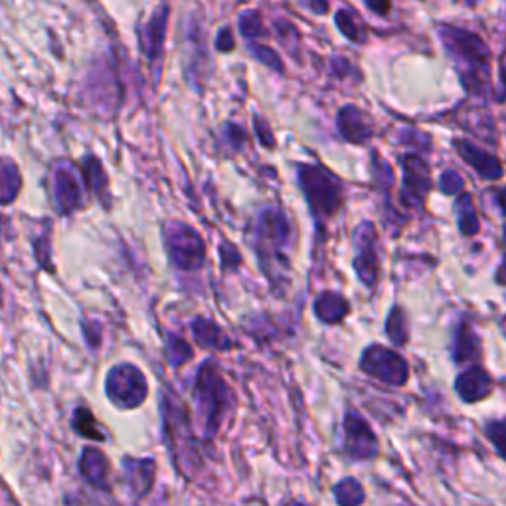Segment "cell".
<instances>
[{
  "label": "cell",
  "instance_id": "1",
  "mask_svg": "<svg viewBox=\"0 0 506 506\" xmlns=\"http://www.w3.org/2000/svg\"><path fill=\"white\" fill-rule=\"evenodd\" d=\"M441 38L447 52H449L457 60V64L461 66V77L465 88L475 93L485 91L489 88L491 72V54L487 46L482 44L475 34L451 26L441 28Z\"/></svg>",
  "mask_w": 506,
  "mask_h": 506
},
{
  "label": "cell",
  "instance_id": "2",
  "mask_svg": "<svg viewBox=\"0 0 506 506\" xmlns=\"http://www.w3.org/2000/svg\"><path fill=\"white\" fill-rule=\"evenodd\" d=\"M194 404L204 435L212 438L222 426L223 414L232 404V392L216 368V362H204L194 384Z\"/></svg>",
  "mask_w": 506,
  "mask_h": 506
},
{
  "label": "cell",
  "instance_id": "3",
  "mask_svg": "<svg viewBox=\"0 0 506 506\" xmlns=\"http://www.w3.org/2000/svg\"><path fill=\"white\" fill-rule=\"evenodd\" d=\"M299 182L315 216L321 220L335 216L338 208L343 206V188L323 169L303 164L299 167Z\"/></svg>",
  "mask_w": 506,
  "mask_h": 506
},
{
  "label": "cell",
  "instance_id": "4",
  "mask_svg": "<svg viewBox=\"0 0 506 506\" xmlns=\"http://www.w3.org/2000/svg\"><path fill=\"white\" fill-rule=\"evenodd\" d=\"M164 245L174 267L181 272H196L204 265L206 245L200 233L184 222H172L164 228Z\"/></svg>",
  "mask_w": 506,
  "mask_h": 506
},
{
  "label": "cell",
  "instance_id": "5",
  "mask_svg": "<svg viewBox=\"0 0 506 506\" xmlns=\"http://www.w3.org/2000/svg\"><path fill=\"white\" fill-rule=\"evenodd\" d=\"M149 384L145 374L133 364H119L108 376V396L121 409H133L145 402Z\"/></svg>",
  "mask_w": 506,
  "mask_h": 506
},
{
  "label": "cell",
  "instance_id": "6",
  "mask_svg": "<svg viewBox=\"0 0 506 506\" xmlns=\"http://www.w3.org/2000/svg\"><path fill=\"white\" fill-rule=\"evenodd\" d=\"M289 242V222L279 210H265L255 223V250L262 263L281 260Z\"/></svg>",
  "mask_w": 506,
  "mask_h": 506
},
{
  "label": "cell",
  "instance_id": "7",
  "mask_svg": "<svg viewBox=\"0 0 506 506\" xmlns=\"http://www.w3.org/2000/svg\"><path fill=\"white\" fill-rule=\"evenodd\" d=\"M360 368L372 378L390 386H404L409 378V367L402 355L386 346H368L364 350Z\"/></svg>",
  "mask_w": 506,
  "mask_h": 506
},
{
  "label": "cell",
  "instance_id": "8",
  "mask_svg": "<svg viewBox=\"0 0 506 506\" xmlns=\"http://www.w3.org/2000/svg\"><path fill=\"white\" fill-rule=\"evenodd\" d=\"M54 202L60 214H72L84 204V186L72 164L62 162L54 170Z\"/></svg>",
  "mask_w": 506,
  "mask_h": 506
},
{
  "label": "cell",
  "instance_id": "9",
  "mask_svg": "<svg viewBox=\"0 0 506 506\" xmlns=\"http://www.w3.org/2000/svg\"><path fill=\"white\" fill-rule=\"evenodd\" d=\"M404 169V188L399 192V200L406 208H419L426 200V194L431 188L429 167L416 155H408L402 159Z\"/></svg>",
  "mask_w": 506,
  "mask_h": 506
},
{
  "label": "cell",
  "instance_id": "10",
  "mask_svg": "<svg viewBox=\"0 0 506 506\" xmlns=\"http://www.w3.org/2000/svg\"><path fill=\"white\" fill-rule=\"evenodd\" d=\"M356 260L355 267L360 281L367 287H374L378 281V245H376V230L370 222H364L356 230Z\"/></svg>",
  "mask_w": 506,
  "mask_h": 506
},
{
  "label": "cell",
  "instance_id": "11",
  "mask_svg": "<svg viewBox=\"0 0 506 506\" xmlns=\"http://www.w3.org/2000/svg\"><path fill=\"white\" fill-rule=\"evenodd\" d=\"M345 435H346V451L356 461H370L378 455V441L372 433L370 426L355 411H348L345 418Z\"/></svg>",
  "mask_w": 506,
  "mask_h": 506
},
{
  "label": "cell",
  "instance_id": "12",
  "mask_svg": "<svg viewBox=\"0 0 506 506\" xmlns=\"http://www.w3.org/2000/svg\"><path fill=\"white\" fill-rule=\"evenodd\" d=\"M455 387L463 402H480V399L489 398L492 392V376L479 367H473L459 376Z\"/></svg>",
  "mask_w": 506,
  "mask_h": 506
},
{
  "label": "cell",
  "instance_id": "13",
  "mask_svg": "<svg viewBox=\"0 0 506 506\" xmlns=\"http://www.w3.org/2000/svg\"><path fill=\"white\" fill-rule=\"evenodd\" d=\"M455 149L459 155L463 157V160L467 164H470V167H473L482 176V179L499 181L502 176V164L497 160V157H492L491 152L470 145V143H467V140H455Z\"/></svg>",
  "mask_w": 506,
  "mask_h": 506
},
{
  "label": "cell",
  "instance_id": "14",
  "mask_svg": "<svg viewBox=\"0 0 506 506\" xmlns=\"http://www.w3.org/2000/svg\"><path fill=\"white\" fill-rule=\"evenodd\" d=\"M338 131L355 145L364 143V140H368L374 135L368 115L356 108H345L338 113Z\"/></svg>",
  "mask_w": 506,
  "mask_h": 506
},
{
  "label": "cell",
  "instance_id": "15",
  "mask_svg": "<svg viewBox=\"0 0 506 506\" xmlns=\"http://www.w3.org/2000/svg\"><path fill=\"white\" fill-rule=\"evenodd\" d=\"M125 479L127 485L131 489L133 497L140 499L150 491L152 482H155V461L152 459H143V461H137V459H125Z\"/></svg>",
  "mask_w": 506,
  "mask_h": 506
},
{
  "label": "cell",
  "instance_id": "16",
  "mask_svg": "<svg viewBox=\"0 0 506 506\" xmlns=\"http://www.w3.org/2000/svg\"><path fill=\"white\" fill-rule=\"evenodd\" d=\"M79 470L81 477H84L89 485L98 487V489H105L108 487V479H109V461L96 447H88L81 453L79 459Z\"/></svg>",
  "mask_w": 506,
  "mask_h": 506
},
{
  "label": "cell",
  "instance_id": "17",
  "mask_svg": "<svg viewBox=\"0 0 506 506\" xmlns=\"http://www.w3.org/2000/svg\"><path fill=\"white\" fill-rule=\"evenodd\" d=\"M192 335L200 346H206L212 350H230L233 346L232 338L223 333V328H220L210 319H202V316L194 319Z\"/></svg>",
  "mask_w": 506,
  "mask_h": 506
},
{
  "label": "cell",
  "instance_id": "18",
  "mask_svg": "<svg viewBox=\"0 0 506 506\" xmlns=\"http://www.w3.org/2000/svg\"><path fill=\"white\" fill-rule=\"evenodd\" d=\"M453 358L459 364H473L480 358V340L475 333V328L467 321L457 328L453 343Z\"/></svg>",
  "mask_w": 506,
  "mask_h": 506
},
{
  "label": "cell",
  "instance_id": "19",
  "mask_svg": "<svg viewBox=\"0 0 506 506\" xmlns=\"http://www.w3.org/2000/svg\"><path fill=\"white\" fill-rule=\"evenodd\" d=\"M315 313L323 323L336 325L350 313V305L340 293L325 291L315 303Z\"/></svg>",
  "mask_w": 506,
  "mask_h": 506
},
{
  "label": "cell",
  "instance_id": "20",
  "mask_svg": "<svg viewBox=\"0 0 506 506\" xmlns=\"http://www.w3.org/2000/svg\"><path fill=\"white\" fill-rule=\"evenodd\" d=\"M22 191V176L13 159L0 157V204H13Z\"/></svg>",
  "mask_w": 506,
  "mask_h": 506
},
{
  "label": "cell",
  "instance_id": "21",
  "mask_svg": "<svg viewBox=\"0 0 506 506\" xmlns=\"http://www.w3.org/2000/svg\"><path fill=\"white\" fill-rule=\"evenodd\" d=\"M386 331L396 346H402L408 343V319L406 313L399 307H394L390 316H387Z\"/></svg>",
  "mask_w": 506,
  "mask_h": 506
},
{
  "label": "cell",
  "instance_id": "22",
  "mask_svg": "<svg viewBox=\"0 0 506 506\" xmlns=\"http://www.w3.org/2000/svg\"><path fill=\"white\" fill-rule=\"evenodd\" d=\"M84 181L88 182L91 191L98 192L99 196L105 192V188H108V176H105L101 162L96 157H88L84 160Z\"/></svg>",
  "mask_w": 506,
  "mask_h": 506
},
{
  "label": "cell",
  "instance_id": "23",
  "mask_svg": "<svg viewBox=\"0 0 506 506\" xmlns=\"http://www.w3.org/2000/svg\"><path fill=\"white\" fill-rule=\"evenodd\" d=\"M74 428L76 431L81 435V438H86V439H93V441H101L105 439V435L98 429V421L96 418L91 416V411L89 409H77L76 411V416H74Z\"/></svg>",
  "mask_w": 506,
  "mask_h": 506
},
{
  "label": "cell",
  "instance_id": "24",
  "mask_svg": "<svg viewBox=\"0 0 506 506\" xmlns=\"http://www.w3.org/2000/svg\"><path fill=\"white\" fill-rule=\"evenodd\" d=\"M459 206V228L465 235H475L479 232V218H477V210L473 208V202H470L469 194H461V202Z\"/></svg>",
  "mask_w": 506,
  "mask_h": 506
},
{
  "label": "cell",
  "instance_id": "25",
  "mask_svg": "<svg viewBox=\"0 0 506 506\" xmlns=\"http://www.w3.org/2000/svg\"><path fill=\"white\" fill-rule=\"evenodd\" d=\"M335 497L338 504H362L364 502V491L358 485V480L355 479H345L340 480L338 485L335 487Z\"/></svg>",
  "mask_w": 506,
  "mask_h": 506
},
{
  "label": "cell",
  "instance_id": "26",
  "mask_svg": "<svg viewBox=\"0 0 506 506\" xmlns=\"http://www.w3.org/2000/svg\"><path fill=\"white\" fill-rule=\"evenodd\" d=\"M167 352H169V360H170V364L172 367H182L184 362H188L192 358V348H191V345L186 343V340H182V338H179V336H174V338H170L169 340V348H167Z\"/></svg>",
  "mask_w": 506,
  "mask_h": 506
},
{
  "label": "cell",
  "instance_id": "27",
  "mask_svg": "<svg viewBox=\"0 0 506 506\" xmlns=\"http://www.w3.org/2000/svg\"><path fill=\"white\" fill-rule=\"evenodd\" d=\"M149 32H152V38L149 42H145V50L149 54L150 60H155L157 54H160V44H162V36H164V16L157 22H150Z\"/></svg>",
  "mask_w": 506,
  "mask_h": 506
},
{
  "label": "cell",
  "instance_id": "28",
  "mask_svg": "<svg viewBox=\"0 0 506 506\" xmlns=\"http://www.w3.org/2000/svg\"><path fill=\"white\" fill-rule=\"evenodd\" d=\"M465 186V181L453 170H447L445 174H441V191L445 194H457L461 192Z\"/></svg>",
  "mask_w": 506,
  "mask_h": 506
},
{
  "label": "cell",
  "instance_id": "29",
  "mask_svg": "<svg viewBox=\"0 0 506 506\" xmlns=\"http://www.w3.org/2000/svg\"><path fill=\"white\" fill-rule=\"evenodd\" d=\"M240 28L243 32V36L247 38H255V36H260V34H263L262 26H260V18H257L255 13H250V15H243L242 20H240Z\"/></svg>",
  "mask_w": 506,
  "mask_h": 506
},
{
  "label": "cell",
  "instance_id": "30",
  "mask_svg": "<svg viewBox=\"0 0 506 506\" xmlns=\"http://www.w3.org/2000/svg\"><path fill=\"white\" fill-rule=\"evenodd\" d=\"M252 52L255 54L257 60H262L267 66H274L275 69H281V62H279V57H277L275 52H272L269 48H263V46H253Z\"/></svg>",
  "mask_w": 506,
  "mask_h": 506
},
{
  "label": "cell",
  "instance_id": "31",
  "mask_svg": "<svg viewBox=\"0 0 506 506\" xmlns=\"http://www.w3.org/2000/svg\"><path fill=\"white\" fill-rule=\"evenodd\" d=\"M489 435H492L494 438V445H497V451L501 453V443L504 439V426H502V421H494L489 426Z\"/></svg>",
  "mask_w": 506,
  "mask_h": 506
},
{
  "label": "cell",
  "instance_id": "32",
  "mask_svg": "<svg viewBox=\"0 0 506 506\" xmlns=\"http://www.w3.org/2000/svg\"><path fill=\"white\" fill-rule=\"evenodd\" d=\"M0 299H3V293H0Z\"/></svg>",
  "mask_w": 506,
  "mask_h": 506
}]
</instances>
